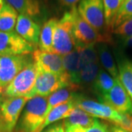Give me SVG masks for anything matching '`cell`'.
Segmentation results:
<instances>
[{"label":"cell","mask_w":132,"mask_h":132,"mask_svg":"<svg viewBox=\"0 0 132 132\" xmlns=\"http://www.w3.org/2000/svg\"><path fill=\"white\" fill-rule=\"evenodd\" d=\"M48 97L35 96L27 102L13 132H38L46 118Z\"/></svg>","instance_id":"obj_1"},{"label":"cell","mask_w":132,"mask_h":132,"mask_svg":"<svg viewBox=\"0 0 132 132\" xmlns=\"http://www.w3.org/2000/svg\"><path fill=\"white\" fill-rule=\"evenodd\" d=\"M71 10L73 14L72 32L75 48L112 43L111 35H104L98 32L81 16L76 7L71 8Z\"/></svg>","instance_id":"obj_2"},{"label":"cell","mask_w":132,"mask_h":132,"mask_svg":"<svg viewBox=\"0 0 132 132\" xmlns=\"http://www.w3.org/2000/svg\"><path fill=\"white\" fill-rule=\"evenodd\" d=\"M66 87L79 89V87L72 85L69 76L65 72L62 74H55L43 71L38 68V76L35 86L26 98L29 100L35 96L47 98L57 90Z\"/></svg>","instance_id":"obj_3"},{"label":"cell","mask_w":132,"mask_h":132,"mask_svg":"<svg viewBox=\"0 0 132 132\" xmlns=\"http://www.w3.org/2000/svg\"><path fill=\"white\" fill-rule=\"evenodd\" d=\"M38 76V68L32 60L13 79L4 90L3 98L25 97L35 86Z\"/></svg>","instance_id":"obj_4"},{"label":"cell","mask_w":132,"mask_h":132,"mask_svg":"<svg viewBox=\"0 0 132 132\" xmlns=\"http://www.w3.org/2000/svg\"><path fill=\"white\" fill-rule=\"evenodd\" d=\"M72 29L73 14L70 10L58 20L53 39L54 53L64 56L75 48Z\"/></svg>","instance_id":"obj_5"},{"label":"cell","mask_w":132,"mask_h":132,"mask_svg":"<svg viewBox=\"0 0 132 132\" xmlns=\"http://www.w3.org/2000/svg\"><path fill=\"white\" fill-rule=\"evenodd\" d=\"M77 10L81 16L98 32L110 35L106 24L103 0H80Z\"/></svg>","instance_id":"obj_6"},{"label":"cell","mask_w":132,"mask_h":132,"mask_svg":"<svg viewBox=\"0 0 132 132\" xmlns=\"http://www.w3.org/2000/svg\"><path fill=\"white\" fill-rule=\"evenodd\" d=\"M33 60L29 55L0 56V94L15 77Z\"/></svg>","instance_id":"obj_7"},{"label":"cell","mask_w":132,"mask_h":132,"mask_svg":"<svg viewBox=\"0 0 132 132\" xmlns=\"http://www.w3.org/2000/svg\"><path fill=\"white\" fill-rule=\"evenodd\" d=\"M29 99L25 97L5 98L0 104V120L3 132H13Z\"/></svg>","instance_id":"obj_8"},{"label":"cell","mask_w":132,"mask_h":132,"mask_svg":"<svg viewBox=\"0 0 132 132\" xmlns=\"http://www.w3.org/2000/svg\"><path fill=\"white\" fill-rule=\"evenodd\" d=\"M76 105L78 108L82 109L92 117L108 120L115 126H118L123 118L122 114L118 112L104 102H97L90 99L82 98L77 95L76 98Z\"/></svg>","instance_id":"obj_9"},{"label":"cell","mask_w":132,"mask_h":132,"mask_svg":"<svg viewBox=\"0 0 132 132\" xmlns=\"http://www.w3.org/2000/svg\"><path fill=\"white\" fill-rule=\"evenodd\" d=\"M35 50L16 32H0V56L29 55Z\"/></svg>","instance_id":"obj_10"},{"label":"cell","mask_w":132,"mask_h":132,"mask_svg":"<svg viewBox=\"0 0 132 132\" xmlns=\"http://www.w3.org/2000/svg\"><path fill=\"white\" fill-rule=\"evenodd\" d=\"M101 98L119 113L132 115V100L119 78L115 79L113 87Z\"/></svg>","instance_id":"obj_11"},{"label":"cell","mask_w":132,"mask_h":132,"mask_svg":"<svg viewBox=\"0 0 132 132\" xmlns=\"http://www.w3.org/2000/svg\"><path fill=\"white\" fill-rule=\"evenodd\" d=\"M32 57L38 69L41 71L55 74H62L65 72L62 56L60 54L35 49L32 54Z\"/></svg>","instance_id":"obj_12"},{"label":"cell","mask_w":132,"mask_h":132,"mask_svg":"<svg viewBox=\"0 0 132 132\" xmlns=\"http://www.w3.org/2000/svg\"><path fill=\"white\" fill-rule=\"evenodd\" d=\"M40 30V26L30 17L19 15L15 25V32L35 48L39 44Z\"/></svg>","instance_id":"obj_13"},{"label":"cell","mask_w":132,"mask_h":132,"mask_svg":"<svg viewBox=\"0 0 132 132\" xmlns=\"http://www.w3.org/2000/svg\"><path fill=\"white\" fill-rule=\"evenodd\" d=\"M62 63L64 71L69 76L72 85L80 88V87L77 85L78 77L81 70L85 65L79 51L76 48H74L68 54L62 56Z\"/></svg>","instance_id":"obj_14"},{"label":"cell","mask_w":132,"mask_h":132,"mask_svg":"<svg viewBox=\"0 0 132 132\" xmlns=\"http://www.w3.org/2000/svg\"><path fill=\"white\" fill-rule=\"evenodd\" d=\"M76 97L77 95L71 101L60 104L56 106L55 108L53 109L52 111L48 114L47 117L46 118L41 126L38 129V132H41L45 128L48 127L51 124L57 123L60 120H62V119L64 120L68 118L70 115L71 111L75 107H76Z\"/></svg>","instance_id":"obj_15"},{"label":"cell","mask_w":132,"mask_h":132,"mask_svg":"<svg viewBox=\"0 0 132 132\" xmlns=\"http://www.w3.org/2000/svg\"><path fill=\"white\" fill-rule=\"evenodd\" d=\"M99 62L103 66L104 69L109 73L114 79L119 78L118 68L114 62L112 52L106 43H98L96 47Z\"/></svg>","instance_id":"obj_16"},{"label":"cell","mask_w":132,"mask_h":132,"mask_svg":"<svg viewBox=\"0 0 132 132\" xmlns=\"http://www.w3.org/2000/svg\"><path fill=\"white\" fill-rule=\"evenodd\" d=\"M57 22L58 20L56 18H52L44 23L40 30L38 44L40 50L47 52H54L53 39Z\"/></svg>","instance_id":"obj_17"},{"label":"cell","mask_w":132,"mask_h":132,"mask_svg":"<svg viewBox=\"0 0 132 132\" xmlns=\"http://www.w3.org/2000/svg\"><path fill=\"white\" fill-rule=\"evenodd\" d=\"M96 119L97 118L92 117L89 114L76 106L71 111L70 115L63 120V122L65 127L79 126L86 128L91 126L95 123Z\"/></svg>","instance_id":"obj_18"},{"label":"cell","mask_w":132,"mask_h":132,"mask_svg":"<svg viewBox=\"0 0 132 132\" xmlns=\"http://www.w3.org/2000/svg\"><path fill=\"white\" fill-rule=\"evenodd\" d=\"M77 90L78 89L73 87H66L57 90V92L49 95L47 99V108L46 112V117L48 114L56 106L74 98L76 96L74 91Z\"/></svg>","instance_id":"obj_19"},{"label":"cell","mask_w":132,"mask_h":132,"mask_svg":"<svg viewBox=\"0 0 132 132\" xmlns=\"http://www.w3.org/2000/svg\"><path fill=\"white\" fill-rule=\"evenodd\" d=\"M12 6L20 15L29 17L36 16L40 14V5L37 0H4Z\"/></svg>","instance_id":"obj_20"},{"label":"cell","mask_w":132,"mask_h":132,"mask_svg":"<svg viewBox=\"0 0 132 132\" xmlns=\"http://www.w3.org/2000/svg\"><path fill=\"white\" fill-rule=\"evenodd\" d=\"M18 17V12L5 2L0 12V32L13 31L15 28Z\"/></svg>","instance_id":"obj_21"},{"label":"cell","mask_w":132,"mask_h":132,"mask_svg":"<svg viewBox=\"0 0 132 132\" xmlns=\"http://www.w3.org/2000/svg\"><path fill=\"white\" fill-rule=\"evenodd\" d=\"M119 79L132 100V62L122 58L118 62Z\"/></svg>","instance_id":"obj_22"},{"label":"cell","mask_w":132,"mask_h":132,"mask_svg":"<svg viewBox=\"0 0 132 132\" xmlns=\"http://www.w3.org/2000/svg\"><path fill=\"white\" fill-rule=\"evenodd\" d=\"M115 79L104 69L100 68L93 84V89L100 97H102L113 87Z\"/></svg>","instance_id":"obj_23"},{"label":"cell","mask_w":132,"mask_h":132,"mask_svg":"<svg viewBox=\"0 0 132 132\" xmlns=\"http://www.w3.org/2000/svg\"><path fill=\"white\" fill-rule=\"evenodd\" d=\"M106 24L109 32L113 31L118 11L122 5L121 0H103Z\"/></svg>","instance_id":"obj_24"},{"label":"cell","mask_w":132,"mask_h":132,"mask_svg":"<svg viewBox=\"0 0 132 132\" xmlns=\"http://www.w3.org/2000/svg\"><path fill=\"white\" fill-rule=\"evenodd\" d=\"M100 63H90L84 65L78 77L77 85L81 87L83 85L93 84L99 71Z\"/></svg>","instance_id":"obj_25"},{"label":"cell","mask_w":132,"mask_h":132,"mask_svg":"<svg viewBox=\"0 0 132 132\" xmlns=\"http://www.w3.org/2000/svg\"><path fill=\"white\" fill-rule=\"evenodd\" d=\"M79 54L84 65L90 63H100L96 48L95 46H87L83 47H76Z\"/></svg>","instance_id":"obj_26"},{"label":"cell","mask_w":132,"mask_h":132,"mask_svg":"<svg viewBox=\"0 0 132 132\" xmlns=\"http://www.w3.org/2000/svg\"><path fill=\"white\" fill-rule=\"evenodd\" d=\"M132 18V0H125L121 5L116 16L114 29L118 27L119 25L126 21V20ZM114 30V29H113Z\"/></svg>","instance_id":"obj_27"},{"label":"cell","mask_w":132,"mask_h":132,"mask_svg":"<svg viewBox=\"0 0 132 132\" xmlns=\"http://www.w3.org/2000/svg\"><path fill=\"white\" fill-rule=\"evenodd\" d=\"M112 32L123 39L132 36V18L128 19L120 25H119L118 27L114 29Z\"/></svg>","instance_id":"obj_28"},{"label":"cell","mask_w":132,"mask_h":132,"mask_svg":"<svg viewBox=\"0 0 132 132\" xmlns=\"http://www.w3.org/2000/svg\"><path fill=\"white\" fill-rule=\"evenodd\" d=\"M83 132H109V128L105 123L96 119L95 123L91 126L83 128Z\"/></svg>","instance_id":"obj_29"},{"label":"cell","mask_w":132,"mask_h":132,"mask_svg":"<svg viewBox=\"0 0 132 132\" xmlns=\"http://www.w3.org/2000/svg\"><path fill=\"white\" fill-rule=\"evenodd\" d=\"M123 114V118L121 122L118 125V126L128 131L132 132V115Z\"/></svg>","instance_id":"obj_30"},{"label":"cell","mask_w":132,"mask_h":132,"mask_svg":"<svg viewBox=\"0 0 132 132\" xmlns=\"http://www.w3.org/2000/svg\"><path fill=\"white\" fill-rule=\"evenodd\" d=\"M45 132H65V127L64 122H58L52 124V126L48 127Z\"/></svg>","instance_id":"obj_31"},{"label":"cell","mask_w":132,"mask_h":132,"mask_svg":"<svg viewBox=\"0 0 132 132\" xmlns=\"http://www.w3.org/2000/svg\"><path fill=\"white\" fill-rule=\"evenodd\" d=\"M80 0H59V2L64 7L73 8Z\"/></svg>","instance_id":"obj_32"},{"label":"cell","mask_w":132,"mask_h":132,"mask_svg":"<svg viewBox=\"0 0 132 132\" xmlns=\"http://www.w3.org/2000/svg\"><path fill=\"white\" fill-rule=\"evenodd\" d=\"M83 128L79 126H68L65 127V132H83Z\"/></svg>","instance_id":"obj_33"},{"label":"cell","mask_w":132,"mask_h":132,"mask_svg":"<svg viewBox=\"0 0 132 132\" xmlns=\"http://www.w3.org/2000/svg\"><path fill=\"white\" fill-rule=\"evenodd\" d=\"M109 132H129L123 129L122 128L119 127L118 126H115V125H113L111 127L109 128Z\"/></svg>","instance_id":"obj_34"},{"label":"cell","mask_w":132,"mask_h":132,"mask_svg":"<svg viewBox=\"0 0 132 132\" xmlns=\"http://www.w3.org/2000/svg\"><path fill=\"white\" fill-rule=\"evenodd\" d=\"M123 44L125 47L132 48V36L126 39H123Z\"/></svg>","instance_id":"obj_35"},{"label":"cell","mask_w":132,"mask_h":132,"mask_svg":"<svg viewBox=\"0 0 132 132\" xmlns=\"http://www.w3.org/2000/svg\"><path fill=\"white\" fill-rule=\"evenodd\" d=\"M4 3H5L4 0H0V12H1V10L2 9V7L4 5Z\"/></svg>","instance_id":"obj_36"},{"label":"cell","mask_w":132,"mask_h":132,"mask_svg":"<svg viewBox=\"0 0 132 132\" xmlns=\"http://www.w3.org/2000/svg\"><path fill=\"white\" fill-rule=\"evenodd\" d=\"M0 132H3V129H2V126L1 120H0Z\"/></svg>","instance_id":"obj_37"},{"label":"cell","mask_w":132,"mask_h":132,"mask_svg":"<svg viewBox=\"0 0 132 132\" xmlns=\"http://www.w3.org/2000/svg\"><path fill=\"white\" fill-rule=\"evenodd\" d=\"M2 100H3V96H2V95L0 94V104H1V102H2Z\"/></svg>","instance_id":"obj_38"},{"label":"cell","mask_w":132,"mask_h":132,"mask_svg":"<svg viewBox=\"0 0 132 132\" xmlns=\"http://www.w3.org/2000/svg\"><path fill=\"white\" fill-rule=\"evenodd\" d=\"M124 1H125V0H121V2H122V4H123V2H124Z\"/></svg>","instance_id":"obj_39"}]
</instances>
